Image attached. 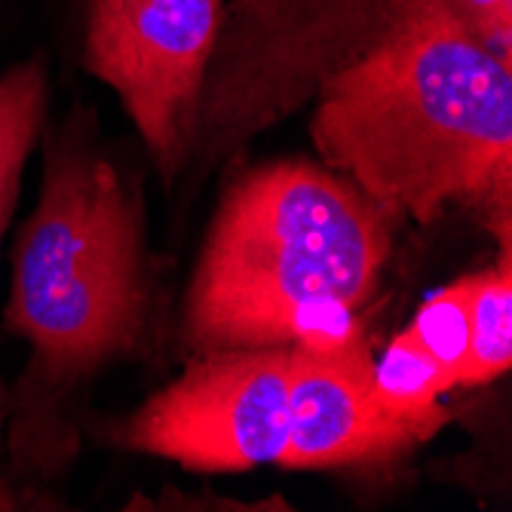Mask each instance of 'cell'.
<instances>
[{"label": "cell", "mask_w": 512, "mask_h": 512, "mask_svg": "<svg viewBox=\"0 0 512 512\" xmlns=\"http://www.w3.org/2000/svg\"><path fill=\"white\" fill-rule=\"evenodd\" d=\"M310 135L390 221L476 206L509 227L512 62L460 19H430L332 74Z\"/></svg>", "instance_id": "cell-1"}, {"label": "cell", "mask_w": 512, "mask_h": 512, "mask_svg": "<svg viewBox=\"0 0 512 512\" xmlns=\"http://www.w3.org/2000/svg\"><path fill=\"white\" fill-rule=\"evenodd\" d=\"M390 258V218L310 160L243 172L227 188L184 307L197 350L335 344L359 332Z\"/></svg>", "instance_id": "cell-2"}, {"label": "cell", "mask_w": 512, "mask_h": 512, "mask_svg": "<svg viewBox=\"0 0 512 512\" xmlns=\"http://www.w3.org/2000/svg\"><path fill=\"white\" fill-rule=\"evenodd\" d=\"M151 276L142 212L120 172L83 145H59L13 252L7 329L53 381L92 375L145 335Z\"/></svg>", "instance_id": "cell-3"}, {"label": "cell", "mask_w": 512, "mask_h": 512, "mask_svg": "<svg viewBox=\"0 0 512 512\" xmlns=\"http://www.w3.org/2000/svg\"><path fill=\"white\" fill-rule=\"evenodd\" d=\"M442 16L512 62V0H230L203 80L194 157L227 163L313 102L332 74Z\"/></svg>", "instance_id": "cell-4"}, {"label": "cell", "mask_w": 512, "mask_h": 512, "mask_svg": "<svg viewBox=\"0 0 512 512\" xmlns=\"http://www.w3.org/2000/svg\"><path fill=\"white\" fill-rule=\"evenodd\" d=\"M224 0H89L86 68L108 83L172 181L194 157Z\"/></svg>", "instance_id": "cell-5"}, {"label": "cell", "mask_w": 512, "mask_h": 512, "mask_svg": "<svg viewBox=\"0 0 512 512\" xmlns=\"http://www.w3.org/2000/svg\"><path fill=\"white\" fill-rule=\"evenodd\" d=\"M117 439L203 473L279 463L289 439V347L209 350L138 408Z\"/></svg>", "instance_id": "cell-6"}, {"label": "cell", "mask_w": 512, "mask_h": 512, "mask_svg": "<svg viewBox=\"0 0 512 512\" xmlns=\"http://www.w3.org/2000/svg\"><path fill=\"white\" fill-rule=\"evenodd\" d=\"M371 362L359 332L335 344L289 347V439L279 467L335 470L424 442L381 405Z\"/></svg>", "instance_id": "cell-7"}, {"label": "cell", "mask_w": 512, "mask_h": 512, "mask_svg": "<svg viewBox=\"0 0 512 512\" xmlns=\"http://www.w3.org/2000/svg\"><path fill=\"white\" fill-rule=\"evenodd\" d=\"M371 381L381 405L424 439L448 421L439 399L454 390L457 381L408 329L390 341L378 362H371Z\"/></svg>", "instance_id": "cell-8"}, {"label": "cell", "mask_w": 512, "mask_h": 512, "mask_svg": "<svg viewBox=\"0 0 512 512\" xmlns=\"http://www.w3.org/2000/svg\"><path fill=\"white\" fill-rule=\"evenodd\" d=\"M467 289V362H463L460 387H482L506 375L512 365V264L509 246L503 258L463 276Z\"/></svg>", "instance_id": "cell-9"}, {"label": "cell", "mask_w": 512, "mask_h": 512, "mask_svg": "<svg viewBox=\"0 0 512 512\" xmlns=\"http://www.w3.org/2000/svg\"><path fill=\"white\" fill-rule=\"evenodd\" d=\"M46 117V71L22 62L0 77V237L10 224L22 169Z\"/></svg>", "instance_id": "cell-10"}, {"label": "cell", "mask_w": 512, "mask_h": 512, "mask_svg": "<svg viewBox=\"0 0 512 512\" xmlns=\"http://www.w3.org/2000/svg\"><path fill=\"white\" fill-rule=\"evenodd\" d=\"M408 332L451 371L457 387H460L463 362H467V344H470V335H467V289H463V279L433 292L421 304L417 316L411 319Z\"/></svg>", "instance_id": "cell-11"}]
</instances>
